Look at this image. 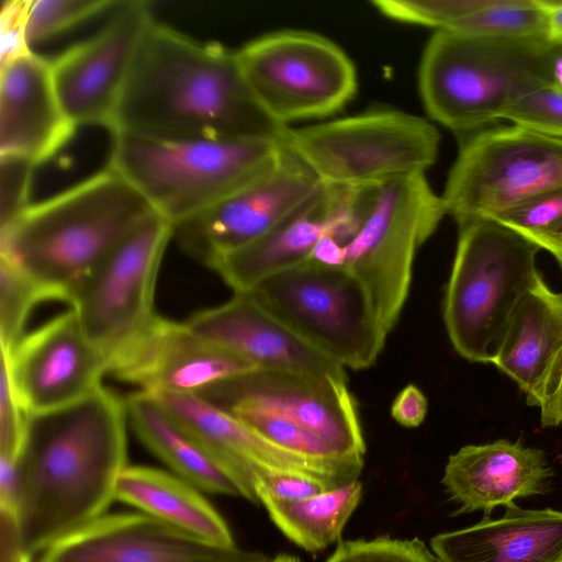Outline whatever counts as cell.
Here are the masks:
<instances>
[{
  "mask_svg": "<svg viewBox=\"0 0 562 562\" xmlns=\"http://www.w3.org/2000/svg\"><path fill=\"white\" fill-rule=\"evenodd\" d=\"M24 411L46 413L74 404L102 386L108 360L89 339L74 307L1 348Z\"/></svg>",
  "mask_w": 562,
  "mask_h": 562,
  "instance_id": "2e32d148",
  "label": "cell"
},
{
  "mask_svg": "<svg viewBox=\"0 0 562 562\" xmlns=\"http://www.w3.org/2000/svg\"><path fill=\"white\" fill-rule=\"evenodd\" d=\"M196 395L235 417L259 414L278 418L316 436L344 457L364 460L358 405L347 378L257 369Z\"/></svg>",
  "mask_w": 562,
  "mask_h": 562,
  "instance_id": "7c38bea8",
  "label": "cell"
},
{
  "mask_svg": "<svg viewBox=\"0 0 562 562\" xmlns=\"http://www.w3.org/2000/svg\"><path fill=\"white\" fill-rule=\"evenodd\" d=\"M36 164L16 155H0V229L14 222L31 204L29 195Z\"/></svg>",
  "mask_w": 562,
  "mask_h": 562,
  "instance_id": "8d00e7d4",
  "label": "cell"
},
{
  "mask_svg": "<svg viewBox=\"0 0 562 562\" xmlns=\"http://www.w3.org/2000/svg\"><path fill=\"white\" fill-rule=\"evenodd\" d=\"M246 292L303 341L345 369L370 368L384 348L387 337L364 289L344 268L307 260Z\"/></svg>",
  "mask_w": 562,
  "mask_h": 562,
  "instance_id": "52a82bcc",
  "label": "cell"
},
{
  "mask_svg": "<svg viewBox=\"0 0 562 562\" xmlns=\"http://www.w3.org/2000/svg\"><path fill=\"white\" fill-rule=\"evenodd\" d=\"M486 2L487 0H374L371 3L391 20L440 31L451 29Z\"/></svg>",
  "mask_w": 562,
  "mask_h": 562,
  "instance_id": "d6a6232c",
  "label": "cell"
},
{
  "mask_svg": "<svg viewBox=\"0 0 562 562\" xmlns=\"http://www.w3.org/2000/svg\"><path fill=\"white\" fill-rule=\"evenodd\" d=\"M562 188V139L517 126L486 127L462 143L441 194L457 223L494 217Z\"/></svg>",
  "mask_w": 562,
  "mask_h": 562,
  "instance_id": "30bf717a",
  "label": "cell"
},
{
  "mask_svg": "<svg viewBox=\"0 0 562 562\" xmlns=\"http://www.w3.org/2000/svg\"><path fill=\"white\" fill-rule=\"evenodd\" d=\"M254 486L258 502L262 505L302 501L336 487L329 481L314 475L266 469L255 473Z\"/></svg>",
  "mask_w": 562,
  "mask_h": 562,
  "instance_id": "d590c367",
  "label": "cell"
},
{
  "mask_svg": "<svg viewBox=\"0 0 562 562\" xmlns=\"http://www.w3.org/2000/svg\"><path fill=\"white\" fill-rule=\"evenodd\" d=\"M139 513L102 515L46 548L38 562H270Z\"/></svg>",
  "mask_w": 562,
  "mask_h": 562,
  "instance_id": "ac0fdd59",
  "label": "cell"
},
{
  "mask_svg": "<svg viewBox=\"0 0 562 562\" xmlns=\"http://www.w3.org/2000/svg\"><path fill=\"white\" fill-rule=\"evenodd\" d=\"M322 182L284 142L276 166L259 179L172 226L186 252L210 267L265 236Z\"/></svg>",
  "mask_w": 562,
  "mask_h": 562,
  "instance_id": "5bb4252c",
  "label": "cell"
},
{
  "mask_svg": "<svg viewBox=\"0 0 562 562\" xmlns=\"http://www.w3.org/2000/svg\"><path fill=\"white\" fill-rule=\"evenodd\" d=\"M553 475L542 450L499 439L467 445L451 454L442 484L458 506L457 514L515 505L516 498L544 494Z\"/></svg>",
  "mask_w": 562,
  "mask_h": 562,
  "instance_id": "44dd1931",
  "label": "cell"
},
{
  "mask_svg": "<svg viewBox=\"0 0 562 562\" xmlns=\"http://www.w3.org/2000/svg\"><path fill=\"white\" fill-rule=\"evenodd\" d=\"M171 224L156 212L132 231L94 269L72 307L106 360L156 315L154 293Z\"/></svg>",
  "mask_w": 562,
  "mask_h": 562,
  "instance_id": "4fadbf2b",
  "label": "cell"
},
{
  "mask_svg": "<svg viewBox=\"0 0 562 562\" xmlns=\"http://www.w3.org/2000/svg\"><path fill=\"white\" fill-rule=\"evenodd\" d=\"M548 38L506 40L435 31L418 68L429 117L454 133L473 134L503 119L521 94L549 83Z\"/></svg>",
  "mask_w": 562,
  "mask_h": 562,
  "instance_id": "5b68a950",
  "label": "cell"
},
{
  "mask_svg": "<svg viewBox=\"0 0 562 562\" xmlns=\"http://www.w3.org/2000/svg\"><path fill=\"white\" fill-rule=\"evenodd\" d=\"M539 250L498 222L476 218L458 223L442 316L461 357L492 363L515 307L541 277L537 269Z\"/></svg>",
  "mask_w": 562,
  "mask_h": 562,
  "instance_id": "8992f818",
  "label": "cell"
},
{
  "mask_svg": "<svg viewBox=\"0 0 562 562\" xmlns=\"http://www.w3.org/2000/svg\"><path fill=\"white\" fill-rule=\"evenodd\" d=\"M155 211L109 166L79 183L31 204L0 229V259L72 307L102 260Z\"/></svg>",
  "mask_w": 562,
  "mask_h": 562,
  "instance_id": "3957f363",
  "label": "cell"
},
{
  "mask_svg": "<svg viewBox=\"0 0 562 562\" xmlns=\"http://www.w3.org/2000/svg\"><path fill=\"white\" fill-rule=\"evenodd\" d=\"M108 166L171 226L269 172L284 140L165 138L114 132Z\"/></svg>",
  "mask_w": 562,
  "mask_h": 562,
  "instance_id": "277c9868",
  "label": "cell"
},
{
  "mask_svg": "<svg viewBox=\"0 0 562 562\" xmlns=\"http://www.w3.org/2000/svg\"><path fill=\"white\" fill-rule=\"evenodd\" d=\"M548 69L549 83L562 92V43L552 42Z\"/></svg>",
  "mask_w": 562,
  "mask_h": 562,
  "instance_id": "ee69618b",
  "label": "cell"
},
{
  "mask_svg": "<svg viewBox=\"0 0 562 562\" xmlns=\"http://www.w3.org/2000/svg\"><path fill=\"white\" fill-rule=\"evenodd\" d=\"M440 562H562V510L506 507L497 519L430 540Z\"/></svg>",
  "mask_w": 562,
  "mask_h": 562,
  "instance_id": "603a6c76",
  "label": "cell"
},
{
  "mask_svg": "<svg viewBox=\"0 0 562 562\" xmlns=\"http://www.w3.org/2000/svg\"><path fill=\"white\" fill-rule=\"evenodd\" d=\"M75 130L58 101L49 61L30 50L0 65V155L42 164Z\"/></svg>",
  "mask_w": 562,
  "mask_h": 562,
  "instance_id": "ffe728a7",
  "label": "cell"
},
{
  "mask_svg": "<svg viewBox=\"0 0 562 562\" xmlns=\"http://www.w3.org/2000/svg\"><path fill=\"white\" fill-rule=\"evenodd\" d=\"M258 368L193 334L183 323L155 315L111 356L108 372L149 394H196Z\"/></svg>",
  "mask_w": 562,
  "mask_h": 562,
  "instance_id": "e0dca14e",
  "label": "cell"
},
{
  "mask_svg": "<svg viewBox=\"0 0 562 562\" xmlns=\"http://www.w3.org/2000/svg\"><path fill=\"white\" fill-rule=\"evenodd\" d=\"M445 215L425 175L379 182L361 228L345 246L342 268L364 289L386 337L407 301L416 252Z\"/></svg>",
  "mask_w": 562,
  "mask_h": 562,
  "instance_id": "ba28073f",
  "label": "cell"
},
{
  "mask_svg": "<svg viewBox=\"0 0 562 562\" xmlns=\"http://www.w3.org/2000/svg\"><path fill=\"white\" fill-rule=\"evenodd\" d=\"M127 419L142 443L173 474L201 491L240 496L212 452L154 395L138 391L125 398Z\"/></svg>",
  "mask_w": 562,
  "mask_h": 562,
  "instance_id": "484cf974",
  "label": "cell"
},
{
  "mask_svg": "<svg viewBox=\"0 0 562 562\" xmlns=\"http://www.w3.org/2000/svg\"><path fill=\"white\" fill-rule=\"evenodd\" d=\"M361 496L362 484L356 480L302 501L270 502L263 506L286 538L316 553L340 539Z\"/></svg>",
  "mask_w": 562,
  "mask_h": 562,
  "instance_id": "83f0119b",
  "label": "cell"
},
{
  "mask_svg": "<svg viewBox=\"0 0 562 562\" xmlns=\"http://www.w3.org/2000/svg\"><path fill=\"white\" fill-rule=\"evenodd\" d=\"M270 562H302V561L297 557L282 553V554L277 555Z\"/></svg>",
  "mask_w": 562,
  "mask_h": 562,
  "instance_id": "f6af8a7d",
  "label": "cell"
},
{
  "mask_svg": "<svg viewBox=\"0 0 562 562\" xmlns=\"http://www.w3.org/2000/svg\"><path fill=\"white\" fill-rule=\"evenodd\" d=\"M562 355V293L551 290L542 276L515 307L492 363L537 406Z\"/></svg>",
  "mask_w": 562,
  "mask_h": 562,
  "instance_id": "cb8c5ba5",
  "label": "cell"
},
{
  "mask_svg": "<svg viewBox=\"0 0 562 562\" xmlns=\"http://www.w3.org/2000/svg\"><path fill=\"white\" fill-rule=\"evenodd\" d=\"M503 119L562 139V92L551 85L533 88L515 99L505 110Z\"/></svg>",
  "mask_w": 562,
  "mask_h": 562,
  "instance_id": "836d02e7",
  "label": "cell"
},
{
  "mask_svg": "<svg viewBox=\"0 0 562 562\" xmlns=\"http://www.w3.org/2000/svg\"><path fill=\"white\" fill-rule=\"evenodd\" d=\"M326 562H440L425 543L417 539L402 540L386 536L372 540L340 542Z\"/></svg>",
  "mask_w": 562,
  "mask_h": 562,
  "instance_id": "e575fe53",
  "label": "cell"
},
{
  "mask_svg": "<svg viewBox=\"0 0 562 562\" xmlns=\"http://www.w3.org/2000/svg\"><path fill=\"white\" fill-rule=\"evenodd\" d=\"M60 302L47 288L0 259V338L1 348L10 351L27 333L34 308L43 302Z\"/></svg>",
  "mask_w": 562,
  "mask_h": 562,
  "instance_id": "f546056e",
  "label": "cell"
},
{
  "mask_svg": "<svg viewBox=\"0 0 562 562\" xmlns=\"http://www.w3.org/2000/svg\"><path fill=\"white\" fill-rule=\"evenodd\" d=\"M200 491L173 473L127 465L119 480L115 499L209 541L235 544L228 525Z\"/></svg>",
  "mask_w": 562,
  "mask_h": 562,
  "instance_id": "4316f807",
  "label": "cell"
},
{
  "mask_svg": "<svg viewBox=\"0 0 562 562\" xmlns=\"http://www.w3.org/2000/svg\"><path fill=\"white\" fill-rule=\"evenodd\" d=\"M284 142L322 183L353 187L425 175L437 160L440 136L420 116L380 109L289 127Z\"/></svg>",
  "mask_w": 562,
  "mask_h": 562,
  "instance_id": "9c48e42d",
  "label": "cell"
},
{
  "mask_svg": "<svg viewBox=\"0 0 562 562\" xmlns=\"http://www.w3.org/2000/svg\"><path fill=\"white\" fill-rule=\"evenodd\" d=\"M254 94L237 52L154 22L121 93L111 133L265 138L288 132Z\"/></svg>",
  "mask_w": 562,
  "mask_h": 562,
  "instance_id": "7a4b0ae2",
  "label": "cell"
},
{
  "mask_svg": "<svg viewBox=\"0 0 562 562\" xmlns=\"http://www.w3.org/2000/svg\"><path fill=\"white\" fill-rule=\"evenodd\" d=\"M310 260L326 267L342 268L345 246L328 236H324L314 247Z\"/></svg>",
  "mask_w": 562,
  "mask_h": 562,
  "instance_id": "b9f144b4",
  "label": "cell"
},
{
  "mask_svg": "<svg viewBox=\"0 0 562 562\" xmlns=\"http://www.w3.org/2000/svg\"><path fill=\"white\" fill-rule=\"evenodd\" d=\"M154 396L212 452L237 485L240 496L255 504L259 502L254 477L260 469L310 474L336 486L346 484L326 470L274 447L238 418L196 394Z\"/></svg>",
  "mask_w": 562,
  "mask_h": 562,
  "instance_id": "7402d4cb",
  "label": "cell"
},
{
  "mask_svg": "<svg viewBox=\"0 0 562 562\" xmlns=\"http://www.w3.org/2000/svg\"><path fill=\"white\" fill-rule=\"evenodd\" d=\"M184 324L258 369L347 378L344 367L303 341L248 292H234L228 301L193 314Z\"/></svg>",
  "mask_w": 562,
  "mask_h": 562,
  "instance_id": "d6986e66",
  "label": "cell"
},
{
  "mask_svg": "<svg viewBox=\"0 0 562 562\" xmlns=\"http://www.w3.org/2000/svg\"><path fill=\"white\" fill-rule=\"evenodd\" d=\"M127 422L125 398L103 385L63 408L29 415L15 516L31 555L104 515L127 467Z\"/></svg>",
  "mask_w": 562,
  "mask_h": 562,
  "instance_id": "6da1fadb",
  "label": "cell"
},
{
  "mask_svg": "<svg viewBox=\"0 0 562 562\" xmlns=\"http://www.w3.org/2000/svg\"><path fill=\"white\" fill-rule=\"evenodd\" d=\"M30 0H8L0 13V65L30 50L25 26Z\"/></svg>",
  "mask_w": 562,
  "mask_h": 562,
  "instance_id": "f35d334b",
  "label": "cell"
},
{
  "mask_svg": "<svg viewBox=\"0 0 562 562\" xmlns=\"http://www.w3.org/2000/svg\"><path fill=\"white\" fill-rule=\"evenodd\" d=\"M236 52L257 100L284 126L331 115L357 91L352 60L334 42L313 32L268 33Z\"/></svg>",
  "mask_w": 562,
  "mask_h": 562,
  "instance_id": "8fae6325",
  "label": "cell"
},
{
  "mask_svg": "<svg viewBox=\"0 0 562 562\" xmlns=\"http://www.w3.org/2000/svg\"><path fill=\"white\" fill-rule=\"evenodd\" d=\"M449 30L491 38H548L547 18L539 0H487Z\"/></svg>",
  "mask_w": 562,
  "mask_h": 562,
  "instance_id": "f1b7e54d",
  "label": "cell"
},
{
  "mask_svg": "<svg viewBox=\"0 0 562 562\" xmlns=\"http://www.w3.org/2000/svg\"><path fill=\"white\" fill-rule=\"evenodd\" d=\"M24 549L15 512L0 508V562H30Z\"/></svg>",
  "mask_w": 562,
  "mask_h": 562,
  "instance_id": "60d3db41",
  "label": "cell"
},
{
  "mask_svg": "<svg viewBox=\"0 0 562 562\" xmlns=\"http://www.w3.org/2000/svg\"><path fill=\"white\" fill-rule=\"evenodd\" d=\"M428 402L414 384H408L395 396L391 406L392 418L403 427H418L426 418Z\"/></svg>",
  "mask_w": 562,
  "mask_h": 562,
  "instance_id": "ab89813d",
  "label": "cell"
},
{
  "mask_svg": "<svg viewBox=\"0 0 562 562\" xmlns=\"http://www.w3.org/2000/svg\"><path fill=\"white\" fill-rule=\"evenodd\" d=\"M558 262H559V265H560V267L562 269V259L560 261H558ZM561 368H562V357H561Z\"/></svg>",
  "mask_w": 562,
  "mask_h": 562,
  "instance_id": "bcb514c9",
  "label": "cell"
},
{
  "mask_svg": "<svg viewBox=\"0 0 562 562\" xmlns=\"http://www.w3.org/2000/svg\"><path fill=\"white\" fill-rule=\"evenodd\" d=\"M492 221L517 232L562 259V188L541 194Z\"/></svg>",
  "mask_w": 562,
  "mask_h": 562,
  "instance_id": "4dcf8cb0",
  "label": "cell"
},
{
  "mask_svg": "<svg viewBox=\"0 0 562 562\" xmlns=\"http://www.w3.org/2000/svg\"><path fill=\"white\" fill-rule=\"evenodd\" d=\"M119 0H30L25 35L33 45L47 41L70 27L116 8Z\"/></svg>",
  "mask_w": 562,
  "mask_h": 562,
  "instance_id": "1f68e13d",
  "label": "cell"
},
{
  "mask_svg": "<svg viewBox=\"0 0 562 562\" xmlns=\"http://www.w3.org/2000/svg\"><path fill=\"white\" fill-rule=\"evenodd\" d=\"M547 18L548 40L562 43V0H539Z\"/></svg>",
  "mask_w": 562,
  "mask_h": 562,
  "instance_id": "7bdbcfd3",
  "label": "cell"
},
{
  "mask_svg": "<svg viewBox=\"0 0 562 562\" xmlns=\"http://www.w3.org/2000/svg\"><path fill=\"white\" fill-rule=\"evenodd\" d=\"M154 22L148 1L123 0L97 34L49 61L58 101L76 127L111 130L121 93Z\"/></svg>",
  "mask_w": 562,
  "mask_h": 562,
  "instance_id": "9a60e30c",
  "label": "cell"
},
{
  "mask_svg": "<svg viewBox=\"0 0 562 562\" xmlns=\"http://www.w3.org/2000/svg\"><path fill=\"white\" fill-rule=\"evenodd\" d=\"M0 376V457L18 460L29 414L19 400L8 361L2 353Z\"/></svg>",
  "mask_w": 562,
  "mask_h": 562,
  "instance_id": "74e56055",
  "label": "cell"
},
{
  "mask_svg": "<svg viewBox=\"0 0 562 562\" xmlns=\"http://www.w3.org/2000/svg\"><path fill=\"white\" fill-rule=\"evenodd\" d=\"M334 187L322 183L297 209L252 244L215 260L214 270L234 292H246L263 279L301 265L328 236Z\"/></svg>",
  "mask_w": 562,
  "mask_h": 562,
  "instance_id": "d4e9b609",
  "label": "cell"
}]
</instances>
